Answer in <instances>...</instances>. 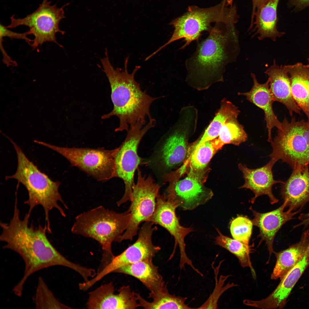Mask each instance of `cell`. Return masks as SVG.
Returning a JSON list of instances; mask_svg holds the SVG:
<instances>
[{"label": "cell", "mask_w": 309, "mask_h": 309, "mask_svg": "<svg viewBox=\"0 0 309 309\" xmlns=\"http://www.w3.org/2000/svg\"><path fill=\"white\" fill-rule=\"evenodd\" d=\"M30 215L28 213L21 219L16 201L10 222L0 223L2 230L0 240L5 243L3 248L16 252L25 264L23 276L13 290L18 296L22 295L24 285L29 277L41 270L59 266L69 268L79 274L83 270V266L69 260L54 247L47 237L46 227L39 225L35 227L29 224Z\"/></svg>", "instance_id": "6da1fadb"}, {"label": "cell", "mask_w": 309, "mask_h": 309, "mask_svg": "<svg viewBox=\"0 0 309 309\" xmlns=\"http://www.w3.org/2000/svg\"><path fill=\"white\" fill-rule=\"evenodd\" d=\"M237 23L232 19L216 22L205 39L197 41L195 52L185 62L186 80L191 85L207 87L223 80L227 66L238 51Z\"/></svg>", "instance_id": "7a4b0ae2"}, {"label": "cell", "mask_w": 309, "mask_h": 309, "mask_svg": "<svg viewBox=\"0 0 309 309\" xmlns=\"http://www.w3.org/2000/svg\"><path fill=\"white\" fill-rule=\"evenodd\" d=\"M105 54L101 60V63L110 84L113 108L103 115L102 118H109L113 116L118 117L119 124L115 130L116 132L127 131L137 123L145 125L147 118L148 120L154 119L151 115L150 106L160 97H153L147 94L136 81L135 75L140 66H135L129 73L127 70V57L125 60L124 69L114 68L109 60L107 52Z\"/></svg>", "instance_id": "3957f363"}, {"label": "cell", "mask_w": 309, "mask_h": 309, "mask_svg": "<svg viewBox=\"0 0 309 309\" xmlns=\"http://www.w3.org/2000/svg\"><path fill=\"white\" fill-rule=\"evenodd\" d=\"M130 217L128 209L119 213L100 205L77 215L71 232L93 239L100 244L103 253L99 267L103 268L115 256L112 251V244L114 242L120 243Z\"/></svg>", "instance_id": "277c9868"}, {"label": "cell", "mask_w": 309, "mask_h": 309, "mask_svg": "<svg viewBox=\"0 0 309 309\" xmlns=\"http://www.w3.org/2000/svg\"><path fill=\"white\" fill-rule=\"evenodd\" d=\"M8 138L13 144L16 152L17 167L15 173L12 175L6 176L5 179H15L24 185L28 194V199L25 202L29 207L28 213L31 214L36 206H41L45 213V225L48 231H51L50 211L55 209L62 216L65 217L66 214L59 205L60 202L68 209L59 191L60 183L52 181L46 175L41 172L28 159L21 148L9 137Z\"/></svg>", "instance_id": "5b68a950"}, {"label": "cell", "mask_w": 309, "mask_h": 309, "mask_svg": "<svg viewBox=\"0 0 309 309\" xmlns=\"http://www.w3.org/2000/svg\"><path fill=\"white\" fill-rule=\"evenodd\" d=\"M237 15L236 6L228 4L226 0L208 8L190 6L185 13L171 23L174 28L173 34L157 51L159 52L171 43L182 39L185 43L180 49H183L193 41H199L203 31L209 32L212 27V23L227 20Z\"/></svg>", "instance_id": "8992f818"}, {"label": "cell", "mask_w": 309, "mask_h": 309, "mask_svg": "<svg viewBox=\"0 0 309 309\" xmlns=\"http://www.w3.org/2000/svg\"><path fill=\"white\" fill-rule=\"evenodd\" d=\"M301 121L295 116L290 121L285 117L271 143L272 150L269 157L276 162L281 160L293 169L309 164V132Z\"/></svg>", "instance_id": "52a82bcc"}, {"label": "cell", "mask_w": 309, "mask_h": 309, "mask_svg": "<svg viewBox=\"0 0 309 309\" xmlns=\"http://www.w3.org/2000/svg\"><path fill=\"white\" fill-rule=\"evenodd\" d=\"M37 143L58 152L71 166L98 181L105 182L116 177L115 157L118 147L109 150L103 148L61 147L39 141Z\"/></svg>", "instance_id": "ba28073f"}, {"label": "cell", "mask_w": 309, "mask_h": 309, "mask_svg": "<svg viewBox=\"0 0 309 309\" xmlns=\"http://www.w3.org/2000/svg\"><path fill=\"white\" fill-rule=\"evenodd\" d=\"M155 122V120L149 121L144 125L138 123L130 128L125 139L118 147L115 157L116 177L123 181L125 190L122 197L116 202L118 207L131 200L135 173L143 160L138 154V148L143 136L154 127Z\"/></svg>", "instance_id": "9c48e42d"}, {"label": "cell", "mask_w": 309, "mask_h": 309, "mask_svg": "<svg viewBox=\"0 0 309 309\" xmlns=\"http://www.w3.org/2000/svg\"><path fill=\"white\" fill-rule=\"evenodd\" d=\"M51 3L49 0H43L36 10L23 18H16L12 15L10 24L6 27L11 29L20 25L27 26L34 36L31 45L34 49L47 42L60 46L56 40V34L64 33L59 26L60 21L65 18L64 7L58 8Z\"/></svg>", "instance_id": "30bf717a"}, {"label": "cell", "mask_w": 309, "mask_h": 309, "mask_svg": "<svg viewBox=\"0 0 309 309\" xmlns=\"http://www.w3.org/2000/svg\"><path fill=\"white\" fill-rule=\"evenodd\" d=\"M137 178L132 188L130 205L128 210L131 217L127 227L120 237V242L131 241L138 231L139 225L147 221L155 210L157 197L161 188L150 175L146 177L139 168Z\"/></svg>", "instance_id": "8fae6325"}, {"label": "cell", "mask_w": 309, "mask_h": 309, "mask_svg": "<svg viewBox=\"0 0 309 309\" xmlns=\"http://www.w3.org/2000/svg\"><path fill=\"white\" fill-rule=\"evenodd\" d=\"M170 133L161 137L150 156L143 159L142 164L149 167L160 179L183 161L188 151L185 135L176 130Z\"/></svg>", "instance_id": "7c38bea8"}, {"label": "cell", "mask_w": 309, "mask_h": 309, "mask_svg": "<svg viewBox=\"0 0 309 309\" xmlns=\"http://www.w3.org/2000/svg\"><path fill=\"white\" fill-rule=\"evenodd\" d=\"M179 207L177 202L169 196L165 194L161 195L159 193L157 197L154 212L147 221L162 227L173 237L175 242V249L171 257L174 255L175 248L178 245L180 251L179 266L181 269H183L185 265H188L195 270L196 268L186 253L184 241L185 237L193 229L191 227H186L180 225L176 213V209Z\"/></svg>", "instance_id": "4fadbf2b"}, {"label": "cell", "mask_w": 309, "mask_h": 309, "mask_svg": "<svg viewBox=\"0 0 309 309\" xmlns=\"http://www.w3.org/2000/svg\"><path fill=\"white\" fill-rule=\"evenodd\" d=\"M152 222H144L140 228L136 241L119 255L114 256L110 262L100 272L97 274L89 283L94 285L105 276L123 266L144 259L152 258L161 249L152 241L153 232L157 229Z\"/></svg>", "instance_id": "5bb4252c"}, {"label": "cell", "mask_w": 309, "mask_h": 309, "mask_svg": "<svg viewBox=\"0 0 309 309\" xmlns=\"http://www.w3.org/2000/svg\"><path fill=\"white\" fill-rule=\"evenodd\" d=\"M112 282L102 284L89 293L88 309H135L139 306L136 293L124 286L115 294Z\"/></svg>", "instance_id": "9a60e30c"}, {"label": "cell", "mask_w": 309, "mask_h": 309, "mask_svg": "<svg viewBox=\"0 0 309 309\" xmlns=\"http://www.w3.org/2000/svg\"><path fill=\"white\" fill-rule=\"evenodd\" d=\"M167 195L184 210H191L212 198L211 191L204 187L193 172L179 181L169 183Z\"/></svg>", "instance_id": "2e32d148"}, {"label": "cell", "mask_w": 309, "mask_h": 309, "mask_svg": "<svg viewBox=\"0 0 309 309\" xmlns=\"http://www.w3.org/2000/svg\"><path fill=\"white\" fill-rule=\"evenodd\" d=\"M286 203L283 204L277 209L272 211L260 213L253 210L251 207L253 217L251 220L253 225L258 227L260 233L258 237L260 238L258 246L263 241L265 242L269 253V261L270 257L274 252L273 245L274 241L277 233L281 227L287 222L293 219L294 216L300 210L293 211L287 209Z\"/></svg>", "instance_id": "e0dca14e"}, {"label": "cell", "mask_w": 309, "mask_h": 309, "mask_svg": "<svg viewBox=\"0 0 309 309\" xmlns=\"http://www.w3.org/2000/svg\"><path fill=\"white\" fill-rule=\"evenodd\" d=\"M276 162L271 159L264 166L255 169L249 168L241 163L238 164V168L242 173L245 182L239 188L248 189L253 192L254 196L251 199V203H254L258 197L263 195L269 197L272 204L278 202V199L273 194L272 187L275 184H282L284 182L274 179L272 169Z\"/></svg>", "instance_id": "ac0fdd59"}, {"label": "cell", "mask_w": 309, "mask_h": 309, "mask_svg": "<svg viewBox=\"0 0 309 309\" xmlns=\"http://www.w3.org/2000/svg\"><path fill=\"white\" fill-rule=\"evenodd\" d=\"M309 266V245L300 259L281 280L274 291L268 297L258 300V307L263 309H282L293 288Z\"/></svg>", "instance_id": "d6986e66"}, {"label": "cell", "mask_w": 309, "mask_h": 309, "mask_svg": "<svg viewBox=\"0 0 309 309\" xmlns=\"http://www.w3.org/2000/svg\"><path fill=\"white\" fill-rule=\"evenodd\" d=\"M282 184L281 195L287 209L300 211L309 202V164L293 169Z\"/></svg>", "instance_id": "ffe728a7"}, {"label": "cell", "mask_w": 309, "mask_h": 309, "mask_svg": "<svg viewBox=\"0 0 309 309\" xmlns=\"http://www.w3.org/2000/svg\"><path fill=\"white\" fill-rule=\"evenodd\" d=\"M264 73L268 76L270 90L274 101L284 104L291 116L294 113L301 115V110L292 95L290 79L286 66L278 65L274 60L273 64Z\"/></svg>", "instance_id": "44dd1931"}, {"label": "cell", "mask_w": 309, "mask_h": 309, "mask_svg": "<svg viewBox=\"0 0 309 309\" xmlns=\"http://www.w3.org/2000/svg\"><path fill=\"white\" fill-rule=\"evenodd\" d=\"M251 76L253 82V85L249 91L238 92V94L245 96L246 99L264 112L265 120L268 132V141L271 143L272 141L271 136L273 128L278 129L281 126V122L278 120L273 108L274 102L269 88V80L268 79L265 83H259L254 74L251 73Z\"/></svg>", "instance_id": "7402d4cb"}, {"label": "cell", "mask_w": 309, "mask_h": 309, "mask_svg": "<svg viewBox=\"0 0 309 309\" xmlns=\"http://www.w3.org/2000/svg\"><path fill=\"white\" fill-rule=\"evenodd\" d=\"M286 66L292 97L309 121V67L300 62Z\"/></svg>", "instance_id": "603a6c76"}, {"label": "cell", "mask_w": 309, "mask_h": 309, "mask_svg": "<svg viewBox=\"0 0 309 309\" xmlns=\"http://www.w3.org/2000/svg\"><path fill=\"white\" fill-rule=\"evenodd\" d=\"M152 259L148 258L121 267L114 272L132 276L139 280L150 291L158 290L166 285Z\"/></svg>", "instance_id": "cb8c5ba5"}, {"label": "cell", "mask_w": 309, "mask_h": 309, "mask_svg": "<svg viewBox=\"0 0 309 309\" xmlns=\"http://www.w3.org/2000/svg\"><path fill=\"white\" fill-rule=\"evenodd\" d=\"M309 245V229L303 233L298 242L286 249L275 251L276 261L271 279L281 280L299 261Z\"/></svg>", "instance_id": "d4e9b609"}, {"label": "cell", "mask_w": 309, "mask_h": 309, "mask_svg": "<svg viewBox=\"0 0 309 309\" xmlns=\"http://www.w3.org/2000/svg\"><path fill=\"white\" fill-rule=\"evenodd\" d=\"M279 1L268 0L255 15L253 35H258L259 40L269 38L275 41L284 34L277 28V8Z\"/></svg>", "instance_id": "484cf974"}, {"label": "cell", "mask_w": 309, "mask_h": 309, "mask_svg": "<svg viewBox=\"0 0 309 309\" xmlns=\"http://www.w3.org/2000/svg\"><path fill=\"white\" fill-rule=\"evenodd\" d=\"M139 306L145 309H191L185 303L187 298L171 294L166 285L163 288L156 291H151L148 298L152 299L148 302L136 293Z\"/></svg>", "instance_id": "4316f807"}, {"label": "cell", "mask_w": 309, "mask_h": 309, "mask_svg": "<svg viewBox=\"0 0 309 309\" xmlns=\"http://www.w3.org/2000/svg\"><path fill=\"white\" fill-rule=\"evenodd\" d=\"M240 113L237 107L231 102L224 100L219 110L197 144L213 140L218 137L225 123L232 118H238Z\"/></svg>", "instance_id": "83f0119b"}, {"label": "cell", "mask_w": 309, "mask_h": 309, "mask_svg": "<svg viewBox=\"0 0 309 309\" xmlns=\"http://www.w3.org/2000/svg\"><path fill=\"white\" fill-rule=\"evenodd\" d=\"M217 231L219 235L215 238V243L236 256L242 267L249 268L254 277L255 274L250 260V245L223 235L218 229Z\"/></svg>", "instance_id": "f1b7e54d"}, {"label": "cell", "mask_w": 309, "mask_h": 309, "mask_svg": "<svg viewBox=\"0 0 309 309\" xmlns=\"http://www.w3.org/2000/svg\"><path fill=\"white\" fill-rule=\"evenodd\" d=\"M214 139L218 150L225 144H231L239 146L245 142L248 136L243 126L240 124L237 118L228 120L221 128L219 136Z\"/></svg>", "instance_id": "f546056e"}, {"label": "cell", "mask_w": 309, "mask_h": 309, "mask_svg": "<svg viewBox=\"0 0 309 309\" xmlns=\"http://www.w3.org/2000/svg\"><path fill=\"white\" fill-rule=\"evenodd\" d=\"M34 297L37 309L73 308L60 302L48 287L41 277H39Z\"/></svg>", "instance_id": "4dcf8cb0"}, {"label": "cell", "mask_w": 309, "mask_h": 309, "mask_svg": "<svg viewBox=\"0 0 309 309\" xmlns=\"http://www.w3.org/2000/svg\"><path fill=\"white\" fill-rule=\"evenodd\" d=\"M217 150L214 139L197 144L190 159V165L192 172L200 171L204 169Z\"/></svg>", "instance_id": "1f68e13d"}, {"label": "cell", "mask_w": 309, "mask_h": 309, "mask_svg": "<svg viewBox=\"0 0 309 309\" xmlns=\"http://www.w3.org/2000/svg\"><path fill=\"white\" fill-rule=\"evenodd\" d=\"M253 225L251 220L247 217L238 215L232 219L230 222V229L231 234L233 239L249 245Z\"/></svg>", "instance_id": "d6a6232c"}, {"label": "cell", "mask_w": 309, "mask_h": 309, "mask_svg": "<svg viewBox=\"0 0 309 309\" xmlns=\"http://www.w3.org/2000/svg\"><path fill=\"white\" fill-rule=\"evenodd\" d=\"M6 26L0 24V37L3 38L4 37H8L11 39H22L25 40L31 45V42L33 41L27 37V35L31 34L29 30L23 33H18L13 31L9 30Z\"/></svg>", "instance_id": "836d02e7"}, {"label": "cell", "mask_w": 309, "mask_h": 309, "mask_svg": "<svg viewBox=\"0 0 309 309\" xmlns=\"http://www.w3.org/2000/svg\"><path fill=\"white\" fill-rule=\"evenodd\" d=\"M288 5L298 11L309 6V0H289Z\"/></svg>", "instance_id": "e575fe53"}, {"label": "cell", "mask_w": 309, "mask_h": 309, "mask_svg": "<svg viewBox=\"0 0 309 309\" xmlns=\"http://www.w3.org/2000/svg\"><path fill=\"white\" fill-rule=\"evenodd\" d=\"M268 0H252V10L251 16L250 25L252 26L254 22L255 16L262 7L266 3Z\"/></svg>", "instance_id": "d590c367"}, {"label": "cell", "mask_w": 309, "mask_h": 309, "mask_svg": "<svg viewBox=\"0 0 309 309\" xmlns=\"http://www.w3.org/2000/svg\"><path fill=\"white\" fill-rule=\"evenodd\" d=\"M3 38H0V49L3 56V61L7 66H15L17 64L13 61L5 52L3 45Z\"/></svg>", "instance_id": "8d00e7d4"}, {"label": "cell", "mask_w": 309, "mask_h": 309, "mask_svg": "<svg viewBox=\"0 0 309 309\" xmlns=\"http://www.w3.org/2000/svg\"><path fill=\"white\" fill-rule=\"evenodd\" d=\"M304 218L306 222L309 224V212L305 213Z\"/></svg>", "instance_id": "74e56055"}, {"label": "cell", "mask_w": 309, "mask_h": 309, "mask_svg": "<svg viewBox=\"0 0 309 309\" xmlns=\"http://www.w3.org/2000/svg\"><path fill=\"white\" fill-rule=\"evenodd\" d=\"M308 64L307 65V66L309 67V58H308Z\"/></svg>", "instance_id": "f35d334b"}]
</instances>
